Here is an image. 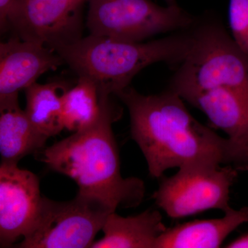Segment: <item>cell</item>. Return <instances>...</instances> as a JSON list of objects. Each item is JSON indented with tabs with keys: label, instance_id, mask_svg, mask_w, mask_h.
<instances>
[{
	"label": "cell",
	"instance_id": "1",
	"mask_svg": "<svg viewBox=\"0 0 248 248\" xmlns=\"http://www.w3.org/2000/svg\"><path fill=\"white\" fill-rule=\"evenodd\" d=\"M191 31L192 46L173 67L169 89L215 128L236 130L248 120V55L218 19L196 18Z\"/></svg>",
	"mask_w": 248,
	"mask_h": 248
},
{
	"label": "cell",
	"instance_id": "2",
	"mask_svg": "<svg viewBox=\"0 0 248 248\" xmlns=\"http://www.w3.org/2000/svg\"><path fill=\"white\" fill-rule=\"evenodd\" d=\"M115 95L128 108L132 138L152 177L160 179L168 170L189 165H231L228 139L196 120L172 90L145 95L129 86Z\"/></svg>",
	"mask_w": 248,
	"mask_h": 248
},
{
	"label": "cell",
	"instance_id": "3",
	"mask_svg": "<svg viewBox=\"0 0 248 248\" xmlns=\"http://www.w3.org/2000/svg\"><path fill=\"white\" fill-rule=\"evenodd\" d=\"M101 112L88 128L40 151V159L50 169L71 178L83 195L117 208H136L144 198V183L137 177H122L120 156L112 124L122 111L100 97Z\"/></svg>",
	"mask_w": 248,
	"mask_h": 248
},
{
	"label": "cell",
	"instance_id": "4",
	"mask_svg": "<svg viewBox=\"0 0 248 248\" xmlns=\"http://www.w3.org/2000/svg\"><path fill=\"white\" fill-rule=\"evenodd\" d=\"M192 43L191 27L148 42H130L91 35L61 47L56 53L79 78L97 86L99 97L130 86L134 77L159 62L172 68L185 59Z\"/></svg>",
	"mask_w": 248,
	"mask_h": 248
},
{
	"label": "cell",
	"instance_id": "5",
	"mask_svg": "<svg viewBox=\"0 0 248 248\" xmlns=\"http://www.w3.org/2000/svg\"><path fill=\"white\" fill-rule=\"evenodd\" d=\"M86 27L91 35L142 42L156 35L188 29L196 17L177 5L151 0H89Z\"/></svg>",
	"mask_w": 248,
	"mask_h": 248
},
{
	"label": "cell",
	"instance_id": "6",
	"mask_svg": "<svg viewBox=\"0 0 248 248\" xmlns=\"http://www.w3.org/2000/svg\"><path fill=\"white\" fill-rule=\"evenodd\" d=\"M113 212L100 200L79 193L68 202L43 197L35 224L16 247L91 248L96 235Z\"/></svg>",
	"mask_w": 248,
	"mask_h": 248
},
{
	"label": "cell",
	"instance_id": "7",
	"mask_svg": "<svg viewBox=\"0 0 248 248\" xmlns=\"http://www.w3.org/2000/svg\"><path fill=\"white\" fill-rule=\"evenodd\" d=\"M231 165L196 164L184 166L170 177L162 178L153 194L155 203L173 219H179L220 210L232 208L230 195L238 177Z\"/></svg>",
	"mask_w": 248,
	"mask_h": 248
},
{
	"label": "cell",
	"instance_id": "8",
	"mask_svg": "<svg viewBox=\"0 0 248 248\" xmlns=\"http://www.w3.org/2000/svg\"><path fill=\"white\" fill-rule=\"evenodd\" d=\"M85 0H16L8 20L14 37L56 51L82 37Z\"/></svg>",
	"mask_w": 248,
	"mask_h": 248
},
{
	"label": "cell",
	"instance_id": "9",
	"mask_svg": "<svg viewBox=\"0 0 248 248\" xmlns=\"http://www.w3.org/2000/svg\"><path fill=\"white\" fill-rule=\"evenodd\" d=\"M42 196L39 179L16 164L0 166V245L13 246L27 236L40 213Z\"/></svg>",
	"mask_w": 248,
	"mask_h": 248
},
{
	"label": "cell",
	"instance_id": "10",
	"mask_svg": "<svg viewBox=\"0 0 248 248\" xmlns=\"http://www.w3.org/2000/svg\"><path fill=\"white\" fill-rule=\"evenodd\" d=\"M64 63L48 47L14 37L0 44V98L18 95L42 75Z\"/></svg>",
	"mask_w": 248,
	"mask_h": 248
},
{
	"label": "cell",
	"instance_id": "11",
	"mask_svg": "<svg viewBox=\"0 0 248 248\" xmlns=\"http://www.w3.org/2000/svg\"><path fill=\"white\" fill-rule=\"evenodd\" d=\"M221 218L195 220L167 228L155 248H218L231 233L248 223V207L231 208Z\"/></svg>",
	"mask_w": 248,
	"mask_h": 248
},
{
	"label": "cell",
	"instance_id": "12",
	"mask_svg": "<svg viewBox=\"0 0 248 248\" xmlns=\"http://www.w3.org/2000/svg\"><path fill=\"white\" fill-rule=\"evenodd\" d=\"M48 137L41 133L19 107L18 95L0 98V154L1 163L18 161L45 148Z\"/></svg>",
	"mask_w": 248,
	"mask_h": 248
},
{
	"label": "cell",
	"instance_id": "13",
	"mask_svg": "<svg viewBox=\"0 0 248 248\" xmlns=\"http://www.w3.org/2000/svg\"><path fill=\"white\" fill-rule=\"evenodd\" d=\"M167 228L161 214L148 209L136 216L124 217L110 213L102 228L104 237L92 248H155V243Z\"/></svg>",
	"mask_w": 248,
	"mask_h": 248
},
{
	"label": "cell",
	"instance_id": "14",
	"mask_svg": "<svg viewBox=\"0 0 248 248\" xmlns=\"http://www.w3.org/2000/svg\"><path fill=\"white\" fill-rule=\"evenodd\" d=\"M68 90L60 82L45 84L35 82L25 89V112L28 118L41 133L48 138L65 129L63 101Z\"/></svg>",
	"mask_w": 248,
	"mask_h": 248
},
{
	"label": "cell",
	"instance_id": "15",
	"mask_svg": "<svg viewBox=\"0 0 248 248\" xmlns=\"http://www.w3.org/2000/svg\"><path fill=\"white\" fill-rule=\"evenodd\" d=\"M101 102L97 86L86 78H79L78 84L65 93L63 101L64 128L80 131L97 121Z\"/></svg>",
	"mask_w": 248,
	"mask_h": 248
},
{
	"label": "cell",
	"instance_id": "16",
	"mask_svg": "<svg viewBox=\"0 0 248 248\" xmlns=\"http://www.w3.org/2000/svg\"><path fill=\"white\" fill-rule=\"evenodd\" d=\"M229 24L235 43L248 55V0H230Z\"/></svg>",
	"mask_w": 248,
	"mask_h": 248
},
{
	"label": "cell",
	"instance_id": "17",
	"mask_svg": "<svg viewBox=\"0 0 248 248\" xmlns=\"http://www.w3.org/2000/svg\"><path fill=\"white\" fill-rule=\"evenodd\" d=\"M16 0H0V29L1 32L8 31V20Z\"/></svg>",
	"mask_w": 248,
	"mask_h": 248
},
{
	"label": "cell",
	"instance_id": "18",
	"mask_svg": "<svg viewBox=\"0 0 248 248\" xmlns=\"http://www.w3.org/2000/svg\"><path fill=\"white\" fill-rule=\"evenodd\" d=\"M225 247L228 248H248V233L234 239V241L227 244Z\"/></svg>",
	"mask_w": 248,
	"mask_h": 248
},
{
	"label": "cell",
	"instance_id": "19",
	"mask_svg": "<svg viewBox=\"0 0 248 248\" xmlns=\"http://www.w3.org/2000/svg\"><path fill=\"white\" fill-rule=\"evenodd\" d=\"M166 1V4L168 6H174V5H177L176 0H164Z\"/></svg>",
	"mask_w": 248,
	"mask_h": 248
}]
</instances>
